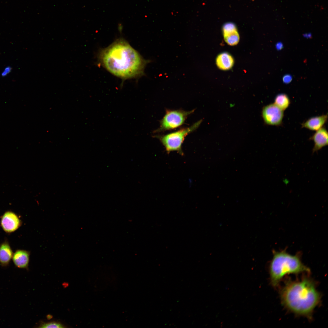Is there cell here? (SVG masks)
I'll return each mask as SVG.
<instances>
[{
  "instance_id": "cell-1",
  "label": "cell",
  "mask_w": 328,
  "mask_h": 328,
  "mask_svg": "<svg viewBox=\"0 0 328 328\" xmlns=\"http://www.w3.org/2000/svg\"><path fill=\"white\" fill-rule=\"evenodd\" d=\"M102 66L114 75L123 79L140 77L150 60H146L127 41L116 40L100 52Z\"/></svg>"
},
{
  "instance_id": "cell-2",
  "label": "cell",
  "mask_w": 328,
  "mask_h": 328,
  "mask_svg": "<svg viewBox=\"0 0 328 328\" xmlns=\"http://www.w3.org/2000/svg\"><path fill=\"white\" fill-rule=\"evenodd\" d=\"M280 296L282 304L289 310L309 318L321 299L314 282L306 277L287 282L281 290Z\"/></svg>"
},
{
  "instance_id": "cell-3",
  "label": "cell",
  "mask_w": 328,
  "mask_h": 328,
  "mask_svg": "<svg viewBox=\"0 0 328 328\" xmlns=\"http://www.w3.org/2000/svg\"><path fill=\"white\" fill-rule=\"evenodd\" d=\"M273 256L269 266L270 281L276 287L285 275L309 273V268L302 262L298 254L292 255L285 251H274Z\"/></svg>"
},
{
  "instance_id": "cell-4",
  "label": "cell",
  "mask_w": 328,
  "mask_h": 328,
  "mask_svg": "<svg viewBox=\"0 0 328 328\" xmlns=\"http://www.w3.org/2000/svg\"><path fill=\"white\" fill-rule=\"evenodd\" d=\"M201 122V121H199L189 127L164 135H155V137L162 143L168 154L176 151L183 155L182 145L185 137L197 129Z\"/></svg>"
},
{
  "instance_id": "cell-5",
  "label": "cell",
  "mask_w": 328,
  "mask_h": 328,
  "mask_svg": "<svg viewBox=\"0 0 328 328\" xmlns=\"http://www.w3.org/2000/svg\"><path fill=\"white\" fill-rule=\"evenodd\" d=\"M194 111L166 109L165 114L160 120L159 127L154 132L159 133L179 127L184 124L188 117Z\"/></svg>"
},
{
  "instance_id": "cell-6",
  "label": "cell",
  "mask_w": 328,
  "mask_h": 328,
  "mask_svg": "<svg viewBox=\"0 0 328 328\" xmlns=\"http://www.w3.org/2000/svg\"><path fill=\"white\" fill-rule=\"evenodd\" d=\"M284 111L274 103L265 106L263 108L261 114L265 123L272 126L281 125L284 115Z\"/></svg>"
},
{
  "instance_id": "cell-7",
  "label": "cell",
  "mask_w": 328,
  "mask_h": 328,
  "mask_svg": "<svg viewBox=\"0 0 328 328\" xmlns=\"http://www.w3.org/2000/svg\"><path fill=\"white\" fill-rule=\"evenodd\" d=\"M22 222L19 216L14 212L7 211L1 217L0 225L6 233H10L17 230L21 225Z\"/></svg>"
},
{
  "instance_id": "cell-8",
  "label": "cell",
  "mask_w": 328,
  "mask_h": 328,
  "mask_svg": "<svg viewBox=\"0 0 328 328\" xmlns=\"http://www.w3.org/2000/svg\"><path fill=\"white\" fill-rule=\"evenodd\" d=\"M309 139L313 141L314 146L312 150V153L322 149L327 145L328 144V133L325 127H323L316 132L310 137Z\"/></svg>"
},
{
  "instance_id": "cell-9",
  "label": "cell",
  "mask_w": 328,
  "mask_h": 328,
  "mask_svg": "<svg viewBox=\"0 0 328 328\" xmlns=\"http://www.w3.org/2000/svg\"><path fill=\"white\" fill-rule=\"evenodd\" d=\"M30 253L22 249L16 250L13 253L12 259L15 265L18 268L27 269L29 261Z\"/></svg>"
},
{
  "instance_id": "cell-10",
  "label": "cell",
  "mask_w": 328,
  "mask_h": 328,
  "mask_svg": "<svg viewBox=\"0 0 328 328\" xmlns=\"http://www.w3.org/2000/svg\"><path fill=\"white\" fill-rule=\"evenodd\" d=\"M327 119V114L312 117L302 123V127L310 130L316 131L323 127Z\"/></svg>"
},
{
  "instance_id": "cell-11",
  "label": "cell",
  "mask_w": 328,
  "mask_h": 328,
  "mask_svg": "<svg viewBox=\"0 0 328 328\" xmlns=\"http://www.w3.org/2000/svg\"><path fill=\"white\" fill-rule=\"evenodd\" d=\"M13 253L9 243L5 240L0 244V265L5 267L9 265Z\"/></svg>"
},
{
  "instance_id": "cell-12",
  "label": "cell",
  "mask_w": 328,
  "mask_h": 328,
  "mask_svg": "<svg viewBox=\"0 0 328 328\" xmlns=\"http://www.w3.org/2000/svg\"><path fill=\"white\" fill-rule=\"evenodd\" d=\"M234 60L233 57L227 52L219 54L216 59V64L220 69L226 70L231 69L233 66Z\"/></svg>"
},
{
  "instance_id": "cell-13",
  "label": "cell",
  "mask_w": 328,
  "mask_h": 328,
  "mask_svg": "<svg viewBox=\"0 0 328 328\" xmlns=\"http://www.w3.org/2000/svg\"><path fill=\"white\" fill-rule=\"evenodd\" d=\"M274 103L284 111L289 106L290 101L287 94L282 93L278 94L276 96Z\"/></svg>"
},
{
  "instance_id": "cell-14",
  "label": "cell",
  "mask_w": 328,
  "mask_h": 328,
  "mask_svg": "<svg viewBox=\"0 0 328 328\" xmlns=\"http://www.w3.org/2000/svg\"><path fill=\"white\" fill-rule=\"evenodd\" d=\"M225 42L230 46L237 44L240 40V36L237 30L223 35Z\"/></svg>"
},
{
  "instance_id": "cell-15",
  "label": "cell",
  "mask_w": 328,
  "mask_h": 328,
  "mask_svg": "<svg viewBox=\"0 0 328 328\" xmlns=\"http://www.w3.org/2000/svg\"><path fill=\"white\" fill-rule=\"evenodd\" d=\"M40 328H64L65 326L61 323L55 321H52L48 322L42 323L40 324L39 327Z\"/></svg>"
},
{
  "instance_id": "cell-16",
  "label": "cell",
  "mask_w": 328,
  "mask_h": 328,
  "mask_svg": "<svg viewBox=\"0 0 328 328\" xmlns=\"http://www.w3.org/2000/svg\"><path fill=\"white\" fill-rule=\"evenodd\" d=\"M222 30L223 35L229 33L237 31L236 25L232 22H227L224 24Z\"/></svg>"
},
{
  "instance_id": "cell-17",
  "label": "cell",
  "mask_w": 328,
  "mask_h": 328,
  "mask_svg": "<svg viewBox=\"0 0 328 328\" xmlns=\"http://www.w3.org/2000/svg\"><path fill=\"white\" fill-rule=\"evenodd\" d=\"M292 77L289 75H286L284 76L283 78V82L286 84L290 83L292 80Z\"/></svg>"
},
{
  "instance_id": "cell-18",
  "label": "cell",
  "mask_w": 328,
  "mask_h": 328,
  "mask_svg": "<svg viewBox=\"0 0 328 328\" xmlns=\"http://www.w3.org/2000/svg\"><path fill=\"white\" fill-rule=\"evenodd\" d=\"M276 46L277 49H279L282 48V46L281 43H278Z\"/></svg>"
}]
</instances>
